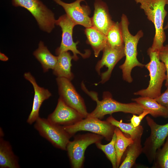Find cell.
Instances as JSON below:
<instances>
[{
	"mask_svg": "<svg viewBox=\"0 0 168 168\" xmlns=\"http://www.w3.org/2000/svg\"><path fill=\"white\" fill-rule=\"evenodd\" d=\"M81 88L83 91L96 103L95 109L89 113L87 117L100 119L106 115L111 114L117 112L139 115L144 109L142 106L135 102L128 103L118 102L113 98L111 94L108 91L103 92V99L100 100L98 99L97 93L88 91L83 82L81 83Z\"/></svg>",
	"mask_w": 168,
	"mask_h": 168,
	"instance_id": "6da1fadb",
	"label": "cell"
},
{
	"mask_svg": "<svg viewBox=\"0 0 168 168\" xmlns=\"http://www.w3.org/2000/svg\"><path fill=\"white\" fill-rule=\"evenodd\" d=\"M119 23L124 46L125 59L119 68L122 70L123 79L127 82L131 83L133 81L131 75L133 69L136 67L142 68L145 66L137 58V45L140 39L143 37V33L140 30L135 35H132L128 29L129 21L124 14L122 15Z\"/></svg>",
	"mask_w": 168,
	"mask_h": 168,
	"instance_id": "7a4b0ae2",
	"label": "cell"
},
{
	"mask_svg": "<svg viewBox=\"0 0 168 168\" xmlns=\"http://www.w3.org/2000/svg\"><path fill=\"white\" fill-rule=\"evenodd\" d=\"M140 4L148 19L153 24L155 35L152 46V51L159 52L163 47L166 40L163 24L167 12L165 9L166 0H134Z\"/></svg>",
	"mask_w": 168,
	"mask_h": 168,
	"instance_id": "3957f363",
	"label": "cell"
},
{
	"mask_svg": "<svg viewBox=\"0 0 168 168\" xmlns=\"http://www.w3.org/2000/svg\"><path fill=\"white\" fill-rule=\"evenodd\" d=\"M150 61L145 65L148 70L150 80L148 87L134 93L135 95L155 99L161 94L163 83L166 80V69L164 63L160 59L158 52L152 51L150 47L147 50Z\"/></svg>",
	"mask_w": 168,
	"mask_h": 168,
	"instance_id": "277c9868",
	"label": "cell"
},
{
	"mask_svg": "<svg viewBox=\"0 0 168 168\" xmlns=\"http://www.w3.org/2000/svg\"><path fill=\"white\" fill-rule=\"evenodd\" d=\"M15 7L24 8L36 21L40 28L49 33L54 28L56 20L54 13L40 0H12Z\"/></svg>",
	"mask_w": 168,
	"mask_h": 168,
	"instance_id": "5b68a950",
	"label": "cell"
},
{
	"mask_svg": "<svg viewBox=\"0 0 168 168\" xmlns=\"http://www.w3.org/2000/svg\"><path fill=\"white\" fill-rule=\"evenodd\" d=\"M104 137L94 133H87L76 135L74 140L69 141L66 150L71 166L73 168H81L85 160V152L90 145L101 141Z\"/></svg>",
	"mask_w": 168,
	"mask_h": 168,
	"instance_id": "8992f818",
	"label": "cell"
},
{
	"mask_svg": "<svg viewBox=\"0 0 168 168\" xmlns=\"http://www.w3.org/2000/svg\"><path fill=\"white\" fill-rule=\"evenodd\" d=\"M34 127L40 135L54 146L66 150L67 144L72 137L63 126L54 124L48 119L39 117Z\"/></svg>",
	"mask_w": 168,
	"mask_h": 168,
	"instance_id": "52a82bcc",
	"label": "cell"
},
{
	"mask_svg": "<svg viewBox=\"0 0 168 168\" xmlns=\"http://www.w3.org/2000/svg\"><path fill=\"white\" fill-rule=\"evenodd\" d=\"M63 126L71 137L78 131H85L100 135L108 141L111 140L116 127L106 120L88 117L73 124Z\"/></svg>",
	"mask_w": 168,
	"mask_h": 168,
	"instance_id": "ba28073f",
	"label": "cell"
},
{
	"mask_svg": "<svg viewBox=\"0 0 168 168\" xmlns=\"http://www.w3.org/2000/svg\"><path fill=\"white\" fill-rule=\"evenodd\" d=\"M146 119L151 133L144 143L142 153L148 162L151 163L154 160L156 151L163 145L168 136V123L163 125L158 124L149 116Z\"/></svg>",
	"mask_w": 168,
	"mask_h": 168,
	"instance_id": "9c48e42d",
	"label": "cell"
},
{
	"mask_svg": "<svg viewBox=\"0 0 168 168\" xmlns=\"http://www.w3.org/2000/svg\"><path fill=\"white\" fill-rule=\"evenodd\" d=\"M55 24L59 26L62 31V38L60 46L56 50V54H59L68 51H71L73 53V60H77L79 54L84 58L88 57L90 54V51L87 50L85 53H82L77 49V44L78 42H74L72 38L73 30L76 24L65 14L56 20Z\"/></svg>",
	"mask_w": 168,
	"mask_h": 168,
	"instance_id": "30bf717a",
	"label": "cell"
},
{
	"mask_svg": "<svg viewBox=\"0 0 168 168\" xmlns=\"http://www.w3.org/2000/svg\"><path fill=\"white\" fill-rule=\"evenodd\" d=\"M60 97L68 105L74 109L84 117L89 114L84 100L76 90L70 80L64 77L56 79Z\"/></svg>",
	"mask_w": 168,
	"mask_h": 168,
	"instance_id": "8fae6325",
	"label": "cell"
},
{
	"mask_svg": "<svg viewBox=\"0 0 168 168\" xmlns=\"http://www.w3.org/2000/svg\"><path fill=\"white\" fill-rule=\"evenodd\" d=\"M102 51V58L97 63L95 69L98 73L100 74L102 68L105 66L107 68L106 71L101 74L100 82L103 84L109 79L115 65L125 56L124 44L118 47H112L107 44Z\"/></svg>",
	"mask_w": 168,
	"mask_h": 168,
	"instance_id": "7c38bea8",
	"label": "cell"
},
{
	"mask_svg": "<svg viewBox=\"0 0 168 168\" xmlns=\"http://www.w3.org/2000/svg\"><path fill=\"white\" fill-rule=\"evenodd\" d=\"M84 1L76 0L72 2L67 3L61 0H54L63 7L66 14L76 25L89 28L92 26L91 19L89 17L91 10L88 6L81 5V3Z\"/></svg>",
	"mask_w": 168,
	"mask_h": 168,
	"instance_id": "4fadbf2b",
	"label": "cell"
},
{
	"mask_svg": "<svg viewBox=\"0 0 168 168\" xmlns=\"http://www.w3.org/2000/svg\"><path fill=\"white\" fill-rule=\"evenodd\" d=\"M83 118L79 112L68 105L59 97L55 109L49 115L47 119L56 124L67 126L73 124Z\"/></svg>",
	"mask_w": 168,
	"mask_h": 168,
	"instance_id": "5bb4252c",
	"label": "cell"
},
{
	"mask_svg": "<svg viewBox=\"0 0 168 168\" xmlns=\"http://www.w3.org/2000/svg\"><path fill=\"white\" fill-rule=\"evenodd\" d=\"M24 77L32 84L34 91L32 109L26 121L27 123L31 125L39 117V110L43 102L49 98L52 94L48 89L40 86L34 77L30 72H25Z\"/></svg>",
	"mask_w": 168,
	"mask_h": 168,
	"instance_id": "9a60e30c",
	"label": "cell"
},
{
	"mask_svg": "<svg viewBox=\"0 0 168 168\" xmlns=\"http://www.w3.org/2000/svg\"><path fill=\"white\" fill-rule=\"evenodd\" d=\"M94 10L91 18L92 26L105 35L114 22L112 20L107 4L102 0H95Z\"/></svg>",
	"mask_w": 168,
	"mask_h": 168,
	"instance_id": "2e32d148",
	"label": "cell"
},
{
	"mask_svg": "<svg viewBox=\"0 0 168 168\" xmlns=\"http://www.w3.org/2000/svg\"><path fill=\"white\" fill-rule=\"evenodd\" d=\"M18 157L12 149L9 142L2 137L0 138V168H19Z\"/></svg>",
	"mask_w": 168,
	"mask_h": 168,
	"instance_id": "e0dca14e",
	"label": "cell"
},
{
	"mask_svg": "<svg viewBox=\"0 0 168 168\" xmlns=\"http://www.w3.org/2000/svg\"><path fill=\"white\" fill-rule=\"evenodd\" d=\"M57 57V63L53 69V74L57 77H64L71 81L74 77L71 71V61L73 59V56L67 51L59 54Z\"/></svg>",
	"mask_w": 168,
	"mask_h": 168,
	"instance_id": "ac0fdd59",
	"label": "cell"
},
{
	"mask_svg": "<svg viewBox=\"0 0 168 168\" xmlns=\"http://www.w3.org/2000/svg\"><path fill=\"white\" fill-rule=\"evenodd\" d=\"M84 32L87 43L91 46L95 57H98L107 44L106 35L92 26L86 28Z\"/></svg>",
	"mask_w": 168,
	"mask_h": 168,
	"instance_id": "d6986e66",
	"label": "cell"
},
{
	"mask_svg": "<svg viewBox=\"0 0 168 168\" xmlns=\"http://www.w3.org/2000/svg\"><path fill=\"white\" fill-rule=\"evenodd\" d=\"M131 100L141 105L144 109L149 110L150 114L154 118L161 117L168 118V110L158 103L154 99L141 96L132 99Z\"/></svg>",
	"mask_w": 168,
	"mask_h": 168,
	"instance_id": "ffe728a7",
	"label": "cell"
},
{
	"mask_svg": "<svg viewBox=\"0 0 168 168\" xmlns=\"http://www.w3.org/2000/svg\"><path fill=\"white\" fill-rule=\"evenodd\" d=\"M33 55L41 63L44 72L49 69L53 70L57 62L58 57L53 55L42 41L40 42Z\"/></svg>",
	"mask_w": 168,
	"mask_h": 168,
	"instance_id": "44dd1931",
	"label": "cell"
},
{
	"mask_svg": "<svg viewBox=\"0 0 168 168\" xmlns=\"http://www.w3.org/2000/svg\"><path fill=\"white\" fill-rule=\"evenodd\" d=\"M125 152V156L119 168H132L135 165L137 158L143 152L141 138L134 140L133 142L128 146Z\"/></svg>",
	"mask_w": 168,
	"mask_h": 168,
	"instance_id": "7402d4cb",
	"label": "cell"
},
{
	"mask_svg": "<svg viewBox=\"0 0 168 168\" xmlns=\"http://www.w3.org/2000/svg\"><path fill=\"white\" fill-rule=\"evenodd\" d=\"M106 120L118 127L123 133L129 135L133 140L142 138L144 129L141 125L135 127L131 123H124L123 122L122 120L119 121L112 115L108 117Z\"/></svg>",
	"mask_w": 168,
	"mask_h": 168,
	"instance_id": "603a6c76",
	"label": "cell"
},
{
	"mask_svg": "<svg viewBox=\"0 0 168 168\" xmlns=\"http://www.w3.org/2000/svg\"><path fill=\"white\" fill-rule=\"evenodd\" d=\"M114 133L116 136L115 147L116 153L117 168H119L120 165L122 156L127 148L133 142V140L131 137L125 136L118 127H116Z\"/></svg>",
	"mask_w": 168,
	"mask_h": 168,
	"instance_id": "cb8c5ba5",
	"label": "cell"
},
{
	"mask_svg": "<svg viewBox=\"0 0 168 168\" xmlns=\"http://www.w3.org/2000/svg\"><path fill=\"white\" fill-rule=\"evenodd\" d=\"M107 44L112 47H118L124 44L119 23L114 22L106 35Z\"/></svg>",
	"mask_w": 168,
	"mask_h": 168,
	"instance_id": "d4e9b609",
	"label": "cell"
},
{
	"mask_svg": "<svg viewBox=\"0 0 168 168\" xmlns=\"http://www.w3.org/2000/svg\"><path fill=\"white\" fill-rule=\"evenodd\" d=\"M116 138V135L114 133L111 140L108 144L103 145L101 142L95 144L97 147L105 154L111 162L113 168H117L116 153L115 147Z\"/></svg>",
	"mask_w": 168,
	"mask_h": 168,
	"instance_id": "484cf974",
	"label": "cell"
},
{
	"mask_svg": "<svg viewBox=\"0 0 168 168\" xmlns=\"http://www.w3.org/2000/svg\"><path fill=\"white\" fill-rule=\"evenodd\" d=\"M153 162V168H168V136L162 148L156 151Z\"/></svg>",
	"mask_w": 168,
	"mask_h": 168,
	"instance_id": "4316f807",
	"label": "cell"
},
{
	"mask_svg": "<svg viewBox=\"0 0 168 168\" xmlns=\"http://www.w3.org/2000/svg\"><path fill=\"white\" fill-rule=\"evenodd\" d=\"M158 54L160 60L164 63L166 68V78L165 85L167 87L168 86V44L163 46Z\"/></svg>",
	"mask_w": 168,
	"mask_h": 168,
	"instance_id": "83f0119b",
	"label": "cell"
},
{
	"mask_svg": "<svg viewBox=\"0 0 168 168\" xmlns=\"http://www.w3.org/2000/svg\"><path fill=\"white\" fill-rule=\"evenodd\" d=\"M150 112L149 110L144 109L143 112L138 115V116L133 114L130 119L131 123L135 127L138 126L142 119L147 114H150Z\"/></svg>",
	"mask_w": 168,
	"mask_h": 168,
	"instance_id": "f1b7e54d",
	"label": "cell"
},
{
	"mask_svg": "<svg viewBox=\"0 0 168 168\" xmlns=\"http://www.w3.org/2000/svg\"><path fill=\"white\" fill-rule=\"evenodd\" d=\"M166 90L155 100L168 110V86Z\"/></svg>",
	"mask_w": 168,
	"mask_h": 168,
	"instance_id": "f546056e",
	"label": "cell"
},
{
	"mask_svg": "<svg viewBox=\"0 0 168 168\" xmlns=\"http://www.w3.org/2000/svg\"><path fill=\"white\" fill-rule=\"evenodd\" d=\"M8 58L4 54L0 53V60L2 61H6L8 60Z\"/></svg>",
	"mask_w": 168,
	"mask_h": 168,
	"instance_id": "4dcf8cb0",
	"label": "cell"
},
{
	"mask_svg": "<svg viewBox=\"0 0 168 168\" xmlns=\"http://www.w3.org/2000/svg\"><path fill=\"white\" fill-rule=\"evenodd\" d=\"M166 4L168 5V0H166ZM168 29V21L167 22L166 25L164 27V29L166 30Z\"/></svg>",
	"mask_w": 168,
	"mask_h": 168,
	"instance_id": "1f68e13d",
	"label": "cell"
}]
</instances>
